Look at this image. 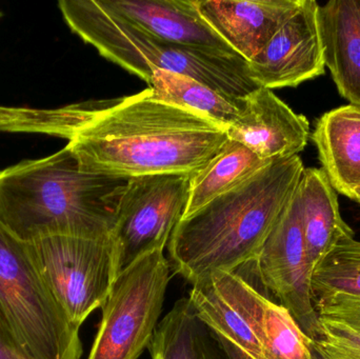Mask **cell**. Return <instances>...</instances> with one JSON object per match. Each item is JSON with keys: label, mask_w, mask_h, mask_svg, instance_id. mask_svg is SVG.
Wrapping results in <instances>:
<instances>
[{"label": "cell", "mask_w": 360, "mask_h": 359, "mask_svg": "<svg viewBox=\"0 0 360 359\" xmlns=\"http://www.w3.org/2000/svg\"><path fill=\"white\" fill-rule=\"evenodd\" d=\"M0 132L63 137L82 170L127 179L193 174L229 141L226 128L158 98L150 88L57 109L0 107Z\"/></svg>", "instance_id": "6da1fadb"}, {"label": "cell", "mask_w": 360, "mask_h": 359, "mask_svg": "<svg viewBox=\"0 0 360 359\" xmlns=\"http://www.w3.org/2000/svg\"><path fill=\"white\" fill-rule=\"evenodd\" d=\"M304 167L300 155L276 160L180 219L170 240V265L191 284L213 271L251 263L293 197Z\"/></svg>", "instance_id": "7a4b0ae2"}, {"label": "cell", "mask_w": 360, "mask_h": 359, "mask_svg": "<svg viewBox=\"0 0 360 359\" xmlns=\"http://www.w3.org/2000/svg\"><path fill=\"white\" fill-rule=\"evenodd\" d=\"M129 179L86 172L67 147L0 171V223L25 242L110 237Z\"/></svg>", "instance_id": "3957f363"}, {"label": "cell", "mask_w": 360, "mask_h": 359, "mask_svg": "<svg viewBox=\"0 0 360 359\" xmlns=\"http://www.w3.org/2000/svg\"><path fill=\"white\" fill-rule=\"evenodd\" d=\"M72 31L101 56L146 82L156 70L188 76L230 98L243 100L259 88L243 57L224 56L160 39L113 12L103 1L60 0Z\"/></svg>", "instance_id": "277c9868"}, {"label": "cell", "mask_w": 360, "mask_h": 359, "mask_svg": "<svg viewBox=\"0 0 360 359\" xmlns=\"http://www.w3.org/2000/svg\"><path fill=\"white\" fill-rule=\"evenodd\" d=\"M0 318L31 359H80L79 328L38 271L27 242L0 223Z\"/></svg>", "instance_id": "5b68a950"}, {"label": "cell", "mask_w": 360, "mask_h": 359, "mask_svg": "<svg viewBox=\"0 0 360 359\" xmlns=\"http://www.w3.org/2000/svg\"><path fill=\"white\" fill-rule=\"evenodd\" d=\"M170 261L156 250L116 276L103 306V318L88 359H137L158 326Z\"/></svg>", "instance_id": "8992f818"}, {"label": "cell", "mask_w": 360, "mask_h": 359, "mask_svg": "<svg viewBox=\"0 0 360 359\" xmlns=\"http://www.w3.org/2000/svg\"><path fill=\"white\" fill-rule=\"evenodd\" d=\"M27 244L51 292L80 328L95 309L103 307L115 280L111 240L52 235Z\"/></svg>", "instance_id": "52a82bcc"}, {"label": "cell", "mask_w": 360, "mask_h": 359, "mask_svg": "<svg viewBox=\"0 0 360 359\" xmlns=\"http://www.w3.org/2000/svg\"><path fill=\"white\" fill-rule=\"evenodd\" d=\"M190 178L191 174H158L129 179L110 233L116 276L141 257L164 250L184 217Z\"/></svg>", "instance_id": "ba28073f"}, {"label": "cell", "mask_w": 360, "mask_h": 359, "mask_svg": "<svg viewBox=\"0 0 360 359\" xmlns=\"http://www.w3.org/2000/svg\"><path fill=\"white\" fill-rule=\"evenodd\" d=\"M264 289L293 316L302 332L316 341L321 318L312 292L313 269L307 253L297 189L257 256L248 263Z\"/></svg>", "instance_id": "9c48e42d"}, {"label": "cell", "mask_w": 360, "mask_h": 359, "mask_svg": "<svg viewBox=\"0 0 360 359\" xmlns=\"http://www.w3.org/2000/svg\"><path fill=\"white\" fill-rule=\"evenodd\" d=\"M192 286L188 299L226 358L262 359L268 297L237 271L210 272Z\"/></svg>", "instance_id": "30bf717a"}, {"label": "cell", "mask_w": 360, "mask_h": 359, "mask_svg": "<svg viewBox=\"0 0 360 359\" xmlns=\"http://www.w3.org/2000/svg\"><path fill=\"white\" fill-rule=\"evenodd\" d=\"M258 86L294 88L325 73V46L319 4L302 0L298 10L277 30L262 52L248 61Z\"/></svg>", "instance_id": "8fae6325"}, {"label": "cell", "mask_w": 360, "mask_h": 359, "mask_svg": "<svg viewBox=\"0 0 360 359\" xmlns=\"http://www.w3.org/2000/svg\"><path fill=\"white\" fill-rule=\"evenodd\" d=\"M226 132L229 139L269 162L298 155L311 136L308 119L262 86L245 97L240 116Z\"/></svg>", "instance_id": "7c38bea8"}, {"label": "cell", "mask_w": 360, "mask_h": 359, "mask_svg": "<svg viewBox=\"0 0 360 359\" xmlns=\"http://www.w3.org/2000/svg\"><path fill=\"white\" fill-rule=\"evenodd\" d=\"M210 27L239 56L250 61L277 30L298 10L302 0H195Z\"/></svg>", "instance_id": "4fadbf2b"}, {"label": "cell", "mask_w": 360, "mask_h": 359, "mask_svg": "<svg viewBox=\"0 0 360 359\" xmlns=\"http://www.w3.org/2000/svg\"><path fill=\"white\" fill-rule=\"evenodd\" d=\"M103 2L110 10L160 39L213 54L239 56L203 20L197 10L195 0Z\"/></svg>", "instance_id": "5bb4252c"}, {"label": "cell", "mask_w": 360, "mask_h": 359, "mask_svg": "<svg viewBox=\"0 0 360 359\" xmlns=\"http://www.w3.org/2000/svg\"><path fill=\"white\" fill-rule=\"evenodd\" d=\"M319 17L326 67L340 94L360 107V0H332Z\"/></svg>", "instance_id": "9a60e30c"}, {"label": "cell", "mask_w": 360, "mask_h": 359, "mask_svg": "<svg viewBox=\"0 0 360 359\" xmlns=\"http://www.w3.org/2000/svg\"><path fill=\"white\" fill-rule=\"evenodd\" d=\"M302 231L313 271L354 231L340 214L338 194L323 169L304 168L297 187Z\"/></svg>", "instance_id": "2e32d148"}, {"label": "cell", "mask_w": 360, "mask_h": 359, "mask_svg": "<svg viewBox=\"0 0 360 359\" xmlns=\"http://www.w3.org/2000/svg\"><path fill=\"white\" fill-rule=\"evenodd\" d=\"M311 138L332 187L349 197L360 188V107L342 105L323 114Z\"/></svg>", "instance_id": "e0dca14e"}, {"label": "cell", "mask_w": 360, "mask_h": 359, "mask_svg": "<svg viewBox=\"0 0 360 359\" xmlns=\"http://www.w3.org/2000/svg\"><path fill=\"white\" fill-rule=\"evenodd\" d=\"M148 348L152 359H228L188 297L175 303L158 324Z\"/></svg>", "instance_id": "ac0fdd59"}, {"label": "cell", "mask_w": 360, "mask_h": 359, "mask_svg": "<svg viewBox=\"0 0 360 359\" xmlns=\"http://www.w3.org/2000/svg\"><path fill=\"white\" fill-rule=\"evenodd\" d=\"M269 164L245 145L229 139L213 159L191 174L188 204L182 218L234 189Z\"/></svg>", "instance_id": "d6986e66"}, {"label": "cell", "mask_w": 360, "mask_h": 359, "mask_svg": "<svg viewBox=\"0 0 360 359\" xmlns=\"http://www.w3.org/2000/svg\"><path fill=\"white\" fill-rule=\"evenodd\" d=\"M147 84L158 98L226 129L237 122L245 107V99L230 98L202 82L172 72L156 70Z\"/></svg>", "instance_id": "ffe728a7"}, {"label": "cell", "mask_w": 360, "mask_h": 359, "mask_svg": "<svg viewBox=\"0 0 360 359\" xmlns=\"http://www.w3.org/2000/svg\"><path fill=\"white\" fill-rule=\"evenodd\" d=\"M314 305L333 296L360 299V242L342 240L312 273Z\"/></svg>", "instance_id": "44dd1931"}, {"label": "cell", "mask_w": 360, "mask_h": 359, "mask_svg": "<svg viewBox=\"0 0 360 359\" xmlns=\"http://www.w3.org/2000/svg\"><path fill=\"white\" fill-rule=\"evenodd\" d=\"M262 359H313L312 339L285 307L269 299L264 306Z\"/></svg>", "instance_id": "7402d4cb"}, {"label": "cell", "mask_w": 360, "mask_h": 359, "mask_svg": "<svg viewBox=\"0 0 360 359\" xmlns=\"http://www.w3.org/2000/svg\"><path fill=\"white\" fill-rule=\"evenodd\" d=\"M321 327V335L313 344L325 359H360L359 331L323 318Z\"/></svg>", "instance_id": "603a6c76"}, {"label": "cell", "mask_w": 360, "mask_h": 359, "mask_svg": "<svg viewBox=\"0 0 360 359\" xmlns=\"http://www.w3.org/2000/svg\"><path fill=\"white\" fill-rule=\"evenodd\" d=\"M319 318L335 320L360 332V299L333 296L315 303Z\"/></svg>", "instance_id": "cb8c5ba5"}, {"label": "cell", "mask_w": 360, "mask_h": 359, "mask_svg": "<svg viewBox=\"0 0 360 359\" xmlns=\"http://www.w3.org/2000/svg\"><path fill=\"white\" fill-rule=\"evenodd\" d=\"M0 359H31L0 318Z\"/></svg>", "instance_id": "d4e9b609"}, {"label": "cell", "mask_w": 360, "mask_h": 359, "mask_svg": "<svg viewBox=\"0 0 360 359\" xmlns=\"http://www.w3.org/2000/svg\"><path fill=\"white\" fill-rule=\"evenodd\" d=\"M349 198L356 202L357 204H360V188H357L354 191L351 192L350 195H349Z\"/></svg>", "instance_id": "484cf974"}, {"label": "cell", "mask_w": 360, "mask_h": 359, "mask_svg": "<svg viewBox=\"0 0 360 359\" xmlns=\"http://www.w3.org/2000/svg\"><path fill=\"white\" fill-rule=\"evenodd\" d=\"M312 354L313 359H325L323 355H321V352L319 351L316 347H315L314 344H313L312 341Z\"/></svg>", "instance_id": "4316f807"}, {"label": "cell", "mask_w": 360, "mask_h": 359, "mask_svg": "<svg viewBox=\"0 0 360 359\" xmlns=\"http://www.w3.org/2000/svg\"><path fill=\"white\" fill-rule=\"evenodd\" d=\"M0 16H1V13H0Z\"/></svg>", "instance_id": "83f0119b"}]
</instances>
